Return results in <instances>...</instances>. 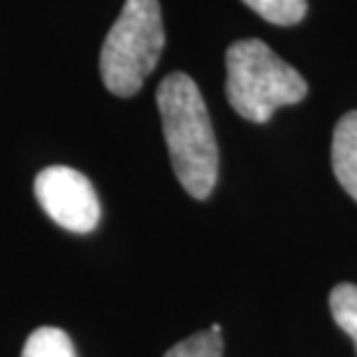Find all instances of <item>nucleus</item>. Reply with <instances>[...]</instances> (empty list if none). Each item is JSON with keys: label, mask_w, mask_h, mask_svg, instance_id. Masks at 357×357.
<instances>
[{"label": "nucleus", "mask_w": 357, "mask_h": 357, "mask_svg": "<svg viewBox=\"0 0 357 357\" xmlns=\"http://www.w3.org/2000/svg\"><path fill=\"white\" fill-rule=\"evenodd\" d=\"M155 102L178 183L190 197L206 199L218 178V144L202 93L188 75L172 73L160 82Z\"/></svg>", "instance_id": "nucleus-1"}, {"label": "nucleus", "mask_w": 357, "mask_h": 357, "mask_svg": "<svg viewBox=\"0 0 357 357\" xmlns=\"http://www.w3.org/2000/svg\"><path fill=\"white\" fill-rule=\"evenodd\" d=\"M225 93L232 109L251 123H267L278 107L306 98V82L262 40H239L225 54Z\"/></svg>", "instance_id": "nucleus-2"}, {"label": "nucleus", "mask_w": 357, "mask_h": 357, "mask_svg": "<svg viewBox=\"0 0 357 357\" xmlns=\"http://www.w3.org/2000/svg\"><path fill=\"white\" fill-rule=\"evenodd\" d=\"M162 47L165 28L158 0H126L100 52V75L107 91L132 98L153 73Z\"/></svg>", "instance_id": "nucleus-3"}, {"label": "nucleus", "mask_w": 357, "mask_h": 357, "mask_svg": "<svg viewBox=\"0 0 357 357\" xmlns=\"http://www.w3.org/2000/svg\"><path fill=\"white\" fill-rule=\"evenodd\" d=\"M35 197L47 216L70 232L86 234L100 220L96 188L82 172L66 165L45 167L35 176Z\"/></svg>", "instance_id": "nucleus-4"}, {"label": "nucleus", "mask_w": 357, "mask_h": 357, "mask_svg": "<svg viewBox=\"0 0 357 357\" xmlns=\"http://www.w3.org/2000/svg\"><path fill=\"white\" fill-rule=\"evenodd\" d=\"M332 167L344 190L357 202V112H348L334 128Z\"/></svg>", "instance_id": "nucleus-5"}, {"label": "nucleus", "mask_w": 357, "mask_h": 357, "mask_svg": "<svg viewBox=\"0 0 357 357\" xmlns=\"http://www.w3.org/2000/svg\"><path fill=\"white\" fill-rule=\"evenodd\" d=\"M21 357H77L70 337L59 327H40L28 337Z\"/></svg>", "instance_id": "nucleus-6"}, {"label": "nucleus", "mask_w": 357, "mask_h": 357, "mask_svg": "<svg viewBox=\"0 0 357 357\" xmlns=\"http://www.w3.org/2000/svg\"><path fill=\"white\" fill-rule=\"evenodd\" d=\"M330 311L337 325L353 339L357 348V285L341 283L330 295Z\"/></svg>", "instance_id": "nucleus-7"}, {"label": "nucleus", "mask_w": 357, "mask_h": 357, "mask_svg": "<svg viewBox=\"0 0 357 357\" xmlns=\"http://www.w3.org/2000/svg\"><path fill=\"white\" fill-rule=\"evenodd\" d=\"M241 3L276 26H295L306 14V0H241Z\"/></svg>", "instance_id": "nucleus-8"}, {"label": "nucleus", "mask_w": 357, "mask_h": 357, "mask_svg": "<svg viewBox=\"0 0 357 357\" xmlns=\"http://www.w3.org/2000/svg\"><path fill=\"white\" fill-rule=\"evenodd\" d=\"M162 357H223V337L213 332H197L178 341Z\"/></svg>", "instance_id": "nucleus-9"}, {"label": "nucleus", "mask_w": 357, "mask_h": 357, "mask_svg": "<svg viewBox=\"0 0 357 357\" xmlns=\"http://www.w3.org/2000/svg\"><path fill=\"white\" fill-rule=\"evenodd\" d=\"M209 332H213V334H220V325H211V330Z\"/></svg>", "instance_id": "nucleus-10"}]
</instances>
